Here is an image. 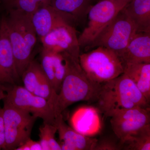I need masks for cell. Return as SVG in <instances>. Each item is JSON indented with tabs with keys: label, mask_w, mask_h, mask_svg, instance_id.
<instances>
[{
	"label": "cell",
	"mask_w": 150,
	"mask_h": 150,
	"mask_svg": "<svg viewBox=\"0 0 150 150\" xmlns=\"http://www.w3.org/2000/svg\"><path fill=\"white\" fill-rule=\"evenodd\" d=\"M120 143L122 150H150V124L127 136Z\"/></svg>",
	"instance_id": "d6986e66"
},
{
	"label": "cell",
	"mask_w": 150,
	"mask_h": 150,
	"mask_svg": "<svg viewBox=\"0 0 150 150\" xmlns=\"http://www.w3.org/2000/svg\"><path fill=\"white\" fill-rule=\"evenodd\" d=\"M93 0H51L49 5L58 10L69 14L76 21H80L87 15Z\"/></svg>",
	"instance_id": "ac0fdd59"
},
{
	"label": "cell",
	"mask_w": 150,
	"mask_h": 150,
	"mask_svg": "<svg viewBox=\"0 0 150 150\" xmlns=\"http://www.w3.org/2000/svg\"><path fill=\"white\" fill-rule=\"evenodd\" d=\"M123 64H150V33H137L120 54Z\"/></svg>",
	"instance_id": "9a60e30c"
},
{
	"label": "cell",
	"mask_w": 150,
	"mask_h": 150,
	"mask_svg": "<svg viewBox=\"0 0 150 150\" xmlns=\"http://www.w3.org/2000/svg\"><path fill=\"white\" fill-rule=\"evenodd\" d=\"M63 54L67 61V72L54 105L55 118L75 103L96 102L102 84L88 77L81 67L79 59Z\"/></svg>",
	"instance_id": "6da1fadb"
},
{
	"label": "cell",
	"mask_w": 150,
	"mask_h": 150,
	"mask_svg": "<svg viewBox=\"0 0 150 150\" xmlns=\"http://www.w3.org/2000/svg\"><path fill=\"white\" fill-rule=\"evenodd\" d=\"M31 21L37 36L41 38L56 28L76 21L69 14L58 10L48 4L38 9L31 15Z\"/></svg>",
	"instance_id": "8fae6325"
},
{
	"label": "cell",
	"mask_w": 150,
	"mask_h": 150,
	"mask_svg": "<svg viewBox=\"0 0 150 150\" xmlns=\"http://www.w3.org/2000/svg\"><path fill=\"white\" fill-rule=\"evenodd\" d=\"M96 48L79 57L81 67L90 79L103 84L123 74V62L115 52L101 46Z\"/></svg>",
	"instance_id": "277c9868"
},
{
	"label": "cell",
	"mask_w": 150,
	"mask_h": 150,
	"mask_svg": "<svg viewBox=\"0 0 150 150\" xmlns=\"http://www.w3.org/2000/svg\"><path fill=\"white\" fill-rule=\"evenodd\" d=\"M39 129V142L42 150H62L59 142L55 139L57 129L55 125L44 122Z\"/></svg>",
	"instance_id": "7402d4cb"
},
{
	"label": "cell",
	"mask_w": 150,
	"mask_h": 150,
	"mask_svg": "<svg viewBox=\"0 0 150 150\" xmlns=\"http://www.w3.org/2000/svg\"><path fill=\"white\" fill-rule=\"evenodd\" d=\"M40 40L43 48L53 53H66L79 59L81 47L74 25L56 28Z\"/></svg>",
	"instance_id": "9c48e42d"
},
{
	"label": "cell",
	"mask_w": 150,
	"mask_h": 150,
	"mask_svg": "<svg viewBox=\"0 0 150 150\" xmlns=\"http://www.w3.org/2000/svg\"><path fill=\"white\" fill-rule=\"evenodd\" d=\"M121 149L119 141L110 137H105L97 140L93 150H120Z\"/></svg>",
	"instance_id": "603a6c76"
},
{
	"label": "cell",
	"mask_w": 150,
	"mask_h": 150,
	"mask_svg": "<svg viewBox=\"0 0 150 150\" xmlns=\"http://www.w3.org/2000/svg\"><path fill=\"white\" fill-rule=\"evenodd\" d=\"M127 3L124 0H99L90 8L88 22L78 37L80 47L87 48Z\"/></svg>",
	"instance_id": "5b68a950"
},
{
	"label": "cell",
	"mask_w": 150,
	"mask_h": 150,
	"mask_svg": "<svg viewBox=\"0 0 150 150\" xmlns=\"http://www.w3.org/2000/svg\"><path fill=\"white\" fill-rule=\"evenodd\" d=\"M43 72L40 63L33 59L21 76L25 88L33 93Z\"/></svg>",
	"instance_id": "44dd1931"
},
{
	"label": "cell",
	"mask_w": 150,
	"mask_h": 150,
	"mask_svg": "<svg viewBox=\"0 0 150 150\" xmlns=\"http://www.w3.org/2000/svg\"><path fill=\"white\" fill-rule=\"evenodd\" d=\"M62 150H93L98 139L84 136L65 123L62 114L55 118Z\"/></svg>",
	"instance_id": "4fadbf2b"
},
{
	"label": "cell",
	"mask_w": 150,
	"mask_h": 150,
	"mask_svg": "<svg viewBox=\"0 0 150 150\" xmlns=\"http://www.w3.org/2000/svg\"><path fill=\"white\" fill-rule=\"evenodd\" d=\"M111 128L119 141L150 124V108L140 107L119 110L110 117Z\"/></svg>",
	"instance_id": "30bf717a"
},
{
	"label": "cell",
	"mask_w": 150,
	"mask_h": 150,
	"mask_svg": "<svg viewBox=\"0 0 150 150\" xmlns=\"http://www.w3.org/2000/svg\"><path fill=\"white\" fill-rule=\"evenodd\" d=\"M8 88V87L6 86L5 85L0 83V101L3 100L5 97Z\"/></svg>",
	"instance_id": "484cf974"
},
{
	"label": "cell",
	"mask_w": 150,
	"mask_h": 150,
	"mask_svg": "<svg viewBox=\"0 0 150 150\" xmlns=\"http://www.w3.org/2000/svg\"><path fill=\"white\" fill-rule=\"evenodd\" d=\"M8 11L17 10L32 15L38 9L49 4L51 0H2Z\"/></svg>",
	"instance_id": "ffe728a7"
},
{
	"label": "cell",
	"mask_w": 150,
	"mask_h": 150,
	"mask_svg": "<svg viewBox=\"0 0 150 150\" xmlns=\"http://www.w3.org/2000/svg\"><path fill=\"white\" fill-rule=\"evenodd\" d=\"M124 74L134 83L147 100L150 101V64H123Z\"/></svg>",
	"instance_id": "e0dca14e"
},
{
	"label": "cell",
	"mask_w": 150,
	"mask_h": 150,
	"mask_svg": "<svg viewBox=\"0 0 150 150\" xmlns=\"http://www.w3.org/2000/svg\"><path fill=\"white\" fill-rule=\"evenodd\" d=\"M4 103L29 112L45 123L54 124L55 121L54 107L46 99L37 96L24 87L14 85L8 87Z\"/></svg>",
	"instance_id": "ba28073f"
},
{
	"label": "cell",
	"mask_w": 150,
	"mask_h": 150,
	"mask_svg": "<svg viewBox=\"0 0 150 150\" xmlns=\"http://www.w3.org/2000/svg\"><path fill=\"white\" fill-rule=\"evenodd\" d=\"M96 102L97 108L106 118L124 109L150 108V102L124 73L102 84Z\"/></svg>",
	"instance_id": "7a4b0ae2"
},
{
	"label": "cell",
	"mask_w": 150,
	"mask_h": 150,
	"mask_svg": "<svg viewBox=\"0 0 150 150\" xmlns=\"http://www.w3.org/2000/svg\"><path fill=\"white\" fill-rule=\"evenodd\" d=\"M99 110L93 107H82L76 110L71 118L72 127L81 134L91 137L102 128Z\"/></svg>",
	"instance_id": "5bb4252c"
},
{
	"label": "cell",
	"mask_w": 150,
	"mask_h": 150,
	"mask_svg": "<svg viewBox=\"0 0 150 150\" xmlns=\"http://www.w3.org/2000/svg\"><path fill=\"white\" fill-rule=\"evenodd\" d=\"M5 17L9 38L13 52L18 74L21 78L32 60V53L37 35L31 15L17 10L8 11Z\"/></svg>",
	"instance_id": "3957f363"
},
{
	"label": "cell",
	"mask_w": 150,
	"mask_h": 150,
	"mask_svg": "<svg viewBox=\"0 0 150 150\" xmlns=\"http://www.w3.org/2000/svg\"><path fill=\"white\" fill-rule=\"evenodd\" d=\"M137 33L132 22L121 10L88 47H105L119 56Z\"/></svg>",
	"instance_id": "52a82bcc"
},
{
	"label": "cell",
	"mask_w": 150,
	"mask_h": 150,
	"mask_svg": "<svg viewBox=\"0 0 150 150\" xmlns=\"http://www.w3.org/2000/svg\"><path fill=\"white\" fill-rule=\"evenodd\" d=\"M122 11L132 22L137 33H150V0H132Z\"/></svg>",
	"instance_id": "2e32d148"
},
{
	"label": "cell",
	"mask_w": 150,
	"mask_h": 150,
	"mask_svg": "<svg viewBox=\"0 0 150 150\" xmlns=\"http://www.w3.org/2000/svg\"><path fill=\"white\" fill-rule=\"evenodd\" d=\"M16 150H42V149L39 142H35L30 138Z\"/></svg>",
	"instance_id": "cb8c5ba5"
},
{
	"label": "cell",
	"mask_w": 150,
	"mask_h": 150,
	"mask_svg": "<svg viewBox=\"0 0 150 150\" xmlns=\"http://www.w3.org/2000/svg\"><path fill=\"white\" fill-rule=\"evenodd\" d=\"M5 135L3 117V109L0 106V150L4 149Z\"/></svg>",
	"instance_id": "d4e9b609"
},
{
	"label": "cell",
	"mask_w": 150,
	"mask_h": 150,
	"mask_svg": "<svg viewBox=\"0 0 150 150\" xmlns=\"http://www.w3.org/2000/svg\"><path fill=\"white\" fill-rule=\"evenodd\" d=\"M2 109L5 135L4 150H16L30 138L37 118L29 112L5 103Z\"/></svg>",
	"instance_id": "8992f818"
},
{
	"label": "cell",
	"mask_w": 150,
	"mask_h": 150,
	"mask_svg": "<svg viewBox=\"0 0 150 150\" xmlns=\"http://www.w3.org/2000/svg\"><path fill=\"white\" fill-rule=\"evenodd\" d=\"M9 38L5 17L0 23V83L13 85L20 79Z\"/></svg>",
	"instance_id": "7c38bea8"
},
{
	"label": "cell",
	"mask_w": 150,
	"mask_h": 150,
	"mask_svg": "<svg viewBox=\"0 0 150 150\" xmlns=\"http://www.w3.org/2000/svg\"><path fill=\"white\" fill-rule=\"evenodd\" d=\"M124 1H125L127 3H128L129 2L131 1H132V0H124Z\"/></svg>",
	"instance_id": "4316f807"
}]
</instances>
